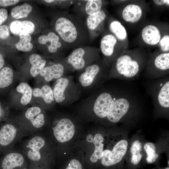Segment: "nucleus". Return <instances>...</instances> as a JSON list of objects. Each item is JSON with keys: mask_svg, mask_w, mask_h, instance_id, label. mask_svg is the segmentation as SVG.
<instances>
[{"mask_svg": "<svg viewBox=\"0 0 169 169\" xmlns=\"http://www.w3.org/2000/svg\"><path fill=\"white\" fill-rule=\"evenodd\" d=\"M144 9L140 4L131 3L125 6L122 10L121 15L125 22L134 24L139 22L143 17Z\"/></svg>", "mask_w": 169, "mask_h": 169, "instance_id": "obj_14", "label": "nucleus"}, {"mask_svg": "<svg viewBox=\"0 0 169 169\" xmlns=\"http://www.w3.org/2000/svg\"><path fill=\"white\" fill-rule=\"evenodd\" d=\"M69 83L66 78L61 77L58 79L53 90L54 99L58 103L63 102L65 99V91Z\"/></svg>", "mask_w": 169, "mask_h": 169, "instance_id": "obj_23", "label": "nucleus"}, {"mask_svg": "<svg viewBox=\"0 0 169 169\" xmlns=\"http://www.w3.org/2000/svg\"><path fill=\"white\" fill-rule=\"evenodd\" d=\"M19 35L20 40L15 44L17 49L23 52L31 50L33 45L30 42L31 37L30 34L25 32H22Z\"/></svg>", "mask_w": 169, "mask_h": 169, "instance_id": "obj_26", "label": "nucleus"}, {"mask_svg": "<svg viewBox=\"0 0 169 169\" xmlns=\"http://www.w3.org/2000/svg\"><path fill=\"white\" fill-rule=\"evenodd\" d=\"M108 24V31L116 38L126 50L127 49L128 35L125 27L119 21L113 19H109Z\"/></svg>", "mask_w": 169, "mask_h": 169, "instance_id": "obj_17", "label": "nucleus"}, {"mask_svg": "<svg viewBox=\"0 0 169 169\" xmlns=\"http://www.w3.org/2000/svg\"><path fill=\"white\" fill-rule=\"evenodd\" d=\"M41 112L39 107H32L28 108L25 113V117L31 123L34 132L39 131L45 124L44 116Z\"/></svg>", "mask_w": 169, "mask_h": 169, "instance_id": "obj_18", "label": "nucleus"}, {"mask_svg": "<svg viewBox=\"0 0 169 169\" xmlns=\"http://www.w3.org/2000/svg\"><path fill=\"white\" fill-rule=\"evenodd\" d=\"M90 160L91 162L93 163H95L97 161L98 159L95 155L93 153L90 158Z\"/></svg>", "mask_w": 169, "mask_h": 169, "instance_id": "obj_41", "label": "nucleus"}, {"mask_svg": "<svg viewBox=\"0 0 169 169\" xmlns=\"http://www.w3.org/2000/svg\"><path fill=\"white\" fill-rule=\"evenodd\" d=\"M23 155L18 152L9 153L4 157L2 161L3 169H14L22 166L25 161Z\"/></svg>", "mask_w": 169, "mask_h": 169, "instance_id": "obj_21", "label": "nucleus"}, {"mask_svg": "<svg viewBox=\"0 0 169 169\" xmlns=\"http://www.w3.org/2000/svg\"><path fill=\"white\" fill-rule=\"evenodd\" d=\"M19 2L18 0H0V6H8L15 4Z\"/></svg>", "mask_w": 169, "mask_h": 169, "instance_id": "obj_38", "label": "nucleus"}, {"mask_svg": "<svg viewBox=\"0 0 169 169\" xmlns=\"http://www.w3.org/2000/svg\"><path fill=\"white\" fill-rule=\"evenodd\" d=\"M17 91L23 94L20 102L23 105H26L30 101L33 94V91L31 87L27 83L22 82L16 87Z\"/></svg>", "mask_w": 169, "mask_h": 169, "instance_id": "obj_27", "label": "nucleus"}, {"mask_svg": "<svg viewBox=\"0 0 169 169\" xmlns=\"http://www.w3.org/2000/svg\"><path fill=\"white\" fill-rule=\"evenodd\" d=\"M65 69L64 66L61 63H57L44 68L40 73L48 82L53 79H58L63 75Z\"/></svg>", "mask_w": 169, "mask_h": 169, "instance_id": "obj_20", "label": "nucleus"}, {"mask_svg": "<svg viewBox=\"0 0 169 169\" xmlns=\"http://www.w3.org/2000/svg\"><path fill=\"white\" fill-rule=\"evenodd\" d=\"M52 129L56 139L62 143L72 139L75 133L74 124L71 120L67 118L60 120Z\"/></svg>", "mask_w": 169, "mask_h": 169, "instance_id": "obj_12", "label": "nucleus"}, {"mask_svg": "<svg viewBox=\"0 0 169 169\" xmlns=\"http://www.w3.org/2000/svg\"><path fill=\"white\" fill-rule=\"evenodd\" d=\"M104 2L101 0L76 1L74 4L76 12L86 17L98 14L103 8Z\"/></svg>", "mask_w": 169, "mask_h": 169, "instance_id": "obj_13", "label": "nucleus"}, {"mask_svg": "<svg viewBox=\"0 0 169 169\" xmlns=\"http://www.w3.org/2000/svg\"><path fill=\"white\" fill-rule=\"evenodd\" d=\"M109 67L103 60H98L85 67L79 77V81L82 86H90L95 80L102 84L107 78Z\"/></svg>", "mask_w": 169, "mask_h": 169, "instance_id": "obj_8", "label": "nucleus"}, {"mask_svg": "<svg viewBox=\"0 0 169 169\" xmlns=\"http://www.w3.org/2000/svg\"><path fill=\"white\" fill-rule=\"evenodd\" d=\"M86 140L89 142L93 143L94 140V137L92 135L90 134H89L87 135L86 137Z\"/></svg>", "mask_w": 169, "mask_h": 169, "instance_id": "obj_40", "label": "nucleus"}, {"mask_svg": "<svg viewBox=\"0 0 169 169\" xmlns=\"http://www.w3.org/2000/svg\"><path fill=\"white\" fill-rule=\"evenodd\" d=\"M8 13L5 8L0 9V25L4 22L7 18Z\"/></svg>", "mask_w": 169, "mask_h": 169, "instance_id": "obj_37", "label": "nucleus"}, {"mask_svg": "<svg viewBox=\"0 0 169 169\" xmlns=\"http://www.w3.org/2000/svg\"><path fill=\"white\" fill-rule=\"evenodd\" d=\"M164 32L155 25L148 24L142 28L141 37L143 42L148 46H157Z\"/></svg>", "mask_w": 169, "mask_h": 169, "instance_id": "obj_15", "label": "nucleus"}, {"mask_svg": "<svg viewBox=\"0 0 169 169\" xmlns=\"http://www.w3.org/2000/svg\"><path fill=\"white\" fill-rule=\"evenodd\" d=\"M148 56L140 49L124 51L112 64L106 80L128 81L137 79L146 68Z\"/></svg>", "mask_w": 169, "mask_h": 169, "instance_id": "obj_3", "label": "nucleus"}, {"mask_svg": "<svg viewBox=\"0 0 169 169\" xmlns=\"http://www.w3.org/2000/svg\"><path fill=\"white\" fill-rule=\"evenodd\" d=\"M38 40L40 44L46 45L48 51L51 54L55 53L63 48L66 49L59 36L53 31L49 32L47 35L40 36Z\"/></svg>", "mask_w": 169, "mask_h": 169, "instance_id": "obj_16", "label": "nucleus"}, {"mask_svg": "<svg viewBox=\"0 0 169 169\" xmlns=\"http://www.w3.org/2000/svg\"><path fill=\"white\" fill-rule=\"evenodd\" d=\"M54 29L66 49L87 45L91 41L84 21L79 15L66 12L55 21Z\"/></svg>", "mask_w": 169, "mask_h": 169, "instance_id": "obj_2", "label": "nucleus"}, {"mask_svg": "<svg viewBox=\"0 0 169 169\" xmlns=\"http://www.w3.org/2000/svg\"><path fill=\"white\" fill-rule=\"evenodd\" d=\"M46 61L42 59L38 64L32 65L30 69V73L33 77L36 76L44 68Z\"/></svg>", "mask_w": 169, "mask_h": 169, "instance_id": "obj_33", "label": "nucleus"}, {"mask_svg": "<svg viewBox=\"0 0 169 169\" xmlns=\"http://www.w3.org/2000/svg\"><path fill=\"white\" fill-rule=\"evenodd\" d=\"M10 36L9 26L7 25H0V38L5 39Z\"/></svg>", "mask_w": 169, "mask_h": 169, "instance_id": "obj_34", "label": "nucleus"}, {"mask_svg": "<svg viewBox=\"0 0 169 169\" xmlns=\"http://www.w3.org/2000/svg\"><path fill=\"white\" fill-rule=\"evenodd\" d=\"M168 165L169 166V160H168Z\"/></svg>", "mask_w": 169, "mask_h": 169, "instance_id": "obj_45", "label": "nucleus"}, {"mask_svg": "<svg viewBox=\"0 0 169 169\" xmlns=\"http://www.w3.org/2000/svg\"><path fill=\"white\" fill-rule=\"evenodd\" d=\"M13 73L12 69L8 67L3 68L0 71V88H4L12 83Z\"/></svg>", "mask_w": 169, "mask_h": 169, "instance_id": "obj_29", "label": "nucleus"}, {"mask_svg": "<svg viewBox=\"0 0 169 169\" xmlns=\"http://www.w3.org/2000/svg\"><path fill=\"white\" fill-rule=\"evenodd\" d=\"M42 59L41 56L37 54H32L29 58V62L32 65L38 64Z\"/></svg>", "mask_w": 169, "mask_h": 169, "instance_id": "obj_36", "label": "nucleus"}, {"mask_svg": "<svg viewBox=\"0 0 169 169\" xmlns=\"http://www.w3.org/2000/svg\"><path fill=\"white\" fill-rule=\"evenodd\" d=\"M143 150L146 154V159L147 163L151 164L155 162L158 157L155 145L152 142H146L143 145Z\"/></svg>", "mask_w": 169, "mask_h": 169, "instance_id": "obj_30", "label": "nucleus"}, {"mask_svg": "<svg viewBox=\"0 0 169 169\" xmlns=\"http://www.w3.org/2000/svg\"><path fill=\"white\" fill-rule=\"evenodd\" d=\"M65 169H82L80 162L77 160L73 159L70 160Z\"/></svg>", "mask_w": 169, "mask_h": 169, "instance_id": "obj_35", "label": "nucleus"}, {"mask_svg": "<svg viewBox=\"0 0 169 169\" xmlns=\"http://www.w3.org/2000/svg\"><path fill=\"white\" fill-rule=\"evenodd\" d=\"M101 87L93 102V110L98 117L116 123L136 116L143 101L134 88L121 83Z\"/></svg>", "mask_w": 169, "mask_h": 169, "instance_id": "obj_1", "label": "nucleus"}, {"mask_svg": "<svg viewBox=\"0 0 169 169\" xmlns=\"http://www.w3.org/2000/svg\"><path fill=\"white\" fill-rule=\"evenodd\" d=\"M164 169H169V167H167L165 168Z\"/></svg>", "mask_w": 169, "mask_h": 169, "instance_id": "obj_44", "label": "nucleus"}, {"mask_svg": "<svg viewBox=\"0 0 169 169\" xmlns=\"http://www.w3.org/2000/svg\"><path fill=\"white\" fill-rule=\"evenodd\" d=\"M143 148V146L140 140H135L132 143L130 152V162L132 165L137 166L140 163L143 157L142 152Z\"/></svg>", "mask_w": 169, "mask_h": 169, "instance_id": "obj_24", "label": "nucleus"}, {"mask_svg": "<svg viewBox=\"0 0 169 169\" xmlns=\"http://www.w3.org/2000/svg\"><path fill=\"white\" fill-rule=\"evenodd\" d=\"M32 10V6L25 3L14 7L11 10V13L13 18L18 19L27 17Z\"/></svg>", "mask_w": 169, "mask_h": 169, "instance_id": "obj_28", "label": "nucleus"}, {"mask_svg": "<svg viewBox=\"0 0 169 169\" xmlns=\"http://www.w3.org/2000/svg\"><path fill=\"white\" fill-rule=\"evenodd\" d=\"M100 49L88 45L74 49L67 57L66 62L73 69L83 70L88 65L99 60Z\"/></svg>", "mask_w": 169, "mask_h": 169, "instance_id": "obj_5", "label": "nucleus"}, {"mask_svg": "<svg viewBox=\"0 0 169 169\" xmlns=\"http://www.w3.org/2000/svg\"><path fill=\"white\" fill-rule=\"evenodd\" d=\"M4 61L2 55L0 53V69L3 66Z\"/></svg>", "mask_w": 169, "mask_h": 169, "instance_id": "obj_42", "label": "nucleus"}, {"mask_svg": "<svg viewBox=\"0 0 169 169\" xmlns=\"http://www.w3.org/2000/svg\"><path fill=\"white\" fill-rule=\"evenodd\" d=\"M104 140V138L100 134H96L94 137L93 143L95 145V148L93 153L95 155L98 160L101 159L104 150V145L103 143Z\"/></svg>", "mask_w": 169, "mask_h": 169, "instance_id": "obj_31", "label": "nucleus"}, {"mask_svg": "<svg viewBox=\"0 0 169 169\" xmlns=\"http://www.w3.org/2000/svg\"><path fill=\"white\" fill-rule=\"evenodd\" d=\"M145 89L152 99L155 110L159 112L168 111L169 77L147 79L144 84Z\"/></svg>", "mask_w": 169, "mask_h": 169, "instance_id": "obj_4", "label": "nucleus"}, {"mask_svg": "<svg viewBox=\"0 0 169 169\" xmlns=\"http://www.w3.org/2000/svg\"><path fill=\"white\" fill-rule=\"evenodd\" d=\"M1 106L0 105V117H1Z\"/></svg>", "mask_w": 169, "mask_h": 169, "instance_id": "obj_43", "label": "nucleus"}, {"mask_svg": "<svg viewBox=\"0 0 169 169\" xmlns=\"http://www.w3.org/2000/svg\"><path fill=\"white\" fill-rule=\"evenodd\" d=\"M169 52L158 51L149 55L143 76L147 79L160 78L169 75Z\"/></svg>", "mask_w": 169, "mask_h": 169, "instance_id": "obj_6", "label": "nucleus"}, {"mask_svg": "<svg viewBox=\"0 0 169 169\" xmlns=\"http://www.w3.org/2000/svg\"><path fill=\"white\" fill-rule=\"evenodd\" d=\"M107 16V11L102 8L98 14L86 17L84 22L88 31L91 41L103 31Z\"/></svg>", "mask_w": 169, "mask_h": 169, "instance_id": "obj_11", "label": "nucleus"}, {"mask_svg": "<svg viewBox=\"0 0 169 169\" xmlns=\"http://www.w3.org/2000/svg\"><path fill=\"white\" fill-rule=\"evenodd\" d=\"M18 130L13 125L7 124L4 125L0 130V145L6 146L14 142Z\"/></svg>", "mask_w": 169, "mask_h": 169, "instance_id": "obj_19", "label": "nucleus"}, {"mask_svg": "<svg viewBox=\"0 0 169 169\" xmlns=\"http://www.w3.org/2000/svg\"><path fill=\"white\" fill-rule=\"evenodd\" d=\"M126 49L116 38L109 31L104 33L100 43V51L103 60L109 68L118 56Z\"/></svg>", "mask_w": 169, "mask_h": 169, "instance_id": "obj_7", "label": "nucleus"}, {"mask_svg": "<svg viewBox=\"0 0 169 169\" xmlns=\"http://www.w3.org/2000/svg\"><path fill=\"white\" fill-rule=\"evenodd\" d=\"M153 2L155 4L158 6H169V0H154Z\"/></svg>", "mask_w": 169, "mask_h": 169, "instance_id": "obj_39", "label": "nucleus"}, {"mask_svg": "<svg viewBox=\"0 0 169 169\" xmlns=\"http://www.w3.org/2000/svg\"><path fill=\"white\" fill-rule=\"evenodd\" d=\"M9 28L11 33L15 35H19L22 32H25L30 34L34 32L35 25L30 21L15 20L11 23Z\"/></svg>", "mask_w": 169, "mask_h": 169, "instance_id": "obj_22", "label": "nucleus"}, {"mask_svg": "<svg viewBox=\"0 0 169 169\" xmlns=\"http://www.w3.org/2000/svg\"><path fill=\"white\" fill-rule=\"evenodd\" d=\"M45 144L44 138L39 135H34L28 140L24 145V155L34 162L39 161L42 157V151Z\"/></svg>", "mask_w": 169, "mask_h": 169, "instance_id": "obj_10", "label": "nucleus"}, {"mask_svg": "<svg viewBox=\"0 0 169 169\" xmlns=\"http://www.w3.org/2000/svg\"><path fill=\"white\" fill-rule=\"evenodd\" d=\"M33 94L35 97L42 98L47 104H50L54 100L53 91L51 87L47 85H44L41 89L35 88L33 91Z\"/></svg>", "mask_w": 169, "mask_h": 169, "instance_id": "obj_25", "label": "nucleus"}, {"mask_svg": "<svg viewBox=\"0 0 169 169\" xmlns=\"http://www.w3.org/2000/svg\"><path fill=\"white\" fill-rule=\"evenodd\" d=\"M157 46L161 52H169V34L168 31H164Z\"/></svg>", "mask_w": 169, "mask_h": 169, "instance_id": "obj_32", "label": "nucleus"}, {"mask_svg": "<svg viewBox=\"0 0 169 169\" xmlns=\"http://www.w3.org/2000/svg\"><path fill=\"white\" fill-rule=\"evenodd\" d=\"M128 142L123 138H120L114 145L110 150H104L102 154L100 163L105 167H110L120 162L127 151Z\"/></svg>", "mask_w": 169, "mask_h": 169, "instance_id": "obj_9", "label": "nucleus"}]
</instances>
